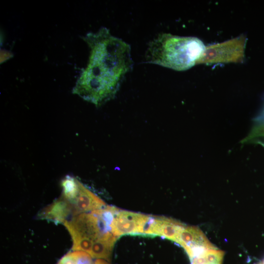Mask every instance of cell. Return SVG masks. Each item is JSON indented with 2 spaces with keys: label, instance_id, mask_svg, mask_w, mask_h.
<instances>
[{
  "label": "cell",
  "instance_id": "ba28073f",
  "mask_svg": "<svg viewBox=\"0 0 264 264\" xmlns=\"http://www.w3.org/2000/svg\"><path fill=\"white\" fill-rule=\"evenodd\" d=\"M70 203L73 217L98 210L106 206L103 200L86 188L81 182L79 183L78 194Z\"/></svg>",
  "mask_w": 264,
  "mask_h": 264
},
{
  "label": "cell",
  "instance_id": "7c38bea8",
  "mask_svg": "<svg viewBox=\"0 0 264 264\" xmlns=\"http://www.w3.org/2000/svg\"><path fill=\"white\" fill-rule=\"evenodd\" d=\"M57 264H94V263L88 253L81 251H73L62 257Z\"/></svg>",
  "mask_w": 264,
  "mask_h": 264
},
{
  "label": "cell",
  "instance_id": "4fadbf2b",
  "mask_svg": "<svg viewBox=\"0 0 264 264\" xmlns=\"http://www.w3.org/2000/svg\"><path fill=\"white\" fill-rule=\"evenodd\" d=\"M79 182L76 178L70 176H66L61 182L63 188L62 196L70 202L72 201L78 194Z\"/></svg>",
  "mask_w": 264,
  "mask_h": 264
},
{
  "label": "cell",
  "instance_id": "9a60e30c",
  "mask_svg": "<svg viewBox=\"0 0 264 264\" xmlns=\"http://www.w3.org/2000/svg\"><path fill=\"white\" fill-rule=\"evenodd\" d=\"M263 264H264V261L263 262Z\"/></svg>",
  "mask_w": 264,
  "mask_h": 264
},
{
  "label": "cell",
  "instance_id": "5bb4252c",
  "mask_svg": "<svg viewBox=\"0 0 264 264\" xmlns=\"http://www.w3.org/2000/svg\"><path fill=\"white\" fill-rule=\"evenodd\" d=\"M94 264H110L107 261L103 259H97L95 261Z\"/></svg>",
  "mask_w": 264,
  "mask_h": 264
},
{
  "label": "cell",
  "instance_id": "8fae6325",
  "mask_svg": "<svg viewBox=\"0 0 264 264\" xmlns=\"http://www.w3.org/2000/svg\"><path fill=\"white\" fill-rule=\"evenodd\" d=\"M224 252L216 247L209 249L191 260V264H222Z\"/></svg>",
  "mask_w": 264,
  "mask_h": 264
},
{
  "label": "cell",
  "instance_id": "277c9868",
  "mask_svg": "<svg viewBox=\"0 0 264 264\" xmlns=\"http://www.w3.org/2000/svg\"><path fill=\"white\" fill-rule=\"evenodd\" d=\"M246 37L241 35L226 41L205 46L197 65L241 63L244 57Z\"/></svg>",
  "mask_w": 264,
  "mask_h": 264
},
{
  "label": "cell",
  "instance_id": "8992f818",
  "mask_svg": "<svg viewBox=\"0 0 264 264\" xmlns=\"http://www.w3.org/2000/svg\"><path fill=\"white\" fill-rule=\"evenodd\" d=\"M175 242L184 248L190 260L216 247L199 228L194 226L184 225L179 231Z\"/></svg>",
  "mask_w": 264,
  "mask_h": 264
},
{
  "label": "cell",
  "instance_id": "5b68a950",
  "mask_svg": "<svg viewBox=\"0 0 264 264\" xmlns=\"http://www.w3.org/2000/svg\"><path fill=\"white\" fill-rule=\"evenodd\" d=\"M151 216L117 208L110 225V232L115 237L127 234H143Z\"/></svg>",
  "mask_w": 264,
  "mask_h": 264
},
{
  "label": "cell",
  "instance_id": "30bf717a",
  "mask_svg": "<svg viewBox=\"0 0 264 264\" xmlns=\"http://www.w3.org/2000/svg\"><path fill=\"white\" fill-rule=\"evenodd\" d=\"M117 238L110 232L103 234L93 242L90 255L93 258L110 261Z\"/></svg>",
  "mask_w": 264,
  "mask_h": 264
},
{
  "label": "cell",
  "instance_id": "6da1fadb",
  "mask_svg": "<svg viewBox=\"0 0 264 264\" xmlns=\"http://www.w3.org/2000/svg\"><path fill=\"white\" fill-rule=\"evenodd\" d=\"M89 48L86 66L77 78L72 92L99 107L114 97L133 61L130 45L101 27L83 38Z\"/></svg>",
  "mask_w": 264,
  "mask_h": 264
},
{
  "label": "cell",
  "instance_id": "7a4b0ae2",
  "mask_svg": "<svg viewBox=\"0 0 264 264\" xmlns=\"http://www.w3.org/2000/svg\"><path fill=\"white\" fill-rule=\"evenodd\" d=\"M205 47L196 37L162 33L150 43L145 58L148 63L185 70L197 65Z\"/></svg>",
  "mask_w": 264,
  "mask_h": 264
},
{
  "label": "cell",
  "instance_id": "9c48e42d",
  "mask_svg": "<svg viewBox=\"0 0 264 264\" xmlns=\"http://www.w3.org/2000/svg\"><path fill=\"white\" fill-rule=\"evenodd\" d=\"M72 214L71 203L62 196L44 207L38 216L42 219L58 223H64Z\"/></svg>",
  "mask_w": 264,
  "mask_h": 264
},
{
  "label": "cell",
  "instance_id": "52a82bcc",
  "mask_svg": "<svg viewBox=\"0 0 264 264\" xmlns=\"http://www.w3.org/2000/svg\"><path fill=\"white\" fill-rule=\"evenodd\" d=\"M184 224L172 219L151 216L145 235L159 236L174 242Z\"/></svg>",
  "mask_w": 264,
  "mask_h": 264
},
{
  "label": "cell",
  "instance_id": "3957f363",
  "mask_svg": "<svg viewBox=\"0 0 264 264\" xmlns=\"http://www.w3.org/2000/svg\"><path fill=\"white\" fill-rule=\"evenodd\" d=\"M63 224L71 237L72 250L84 251L89 254L93 242L108 232L93 211L73 216Z\"/></svg>",
  "mask_w": 264,
  "mask_h": 264
}]
</instances>
